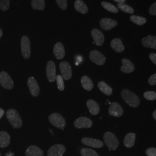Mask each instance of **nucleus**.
I'll use <instances>...</instances> for the list:
<instances>
[{"label": "nucleus", "mask_w": 156, "mask_h": 156, "mask_svg": "<svg viewBox=\"0 0 156 156\" xmlns=\"http://www.w3.org/2000/svg\"><path fill=\"white\" fill-rule=\"evenodd\" d=\"M46 75L49 81L53 82L56 79V66L53 61H49L46 65Z\"/></svg>", "instance_id": "9d476101"}, {"label": "nucleus", "mask_w": 156, "mask_h": 156, "mask_svg": "<svg viewBox=\"0 0 156 156\" xmlns=\"http://www.w3.org/2000/svg\"><path fill=\"white\" fill-rule=\"evenodd\" d=\"M31 6L34 9L42 11L45 8V0H32Z\"/></svg>", "instance_id": "cd10ccee"}, {"label": "nucleus", "mask_w": 156, "mask_h": 156, "mask_svg": "<svg viewBox=\"0 0 156 156\" xmlns=\"http://www.w3.org/2000/svg\"><path fill=\"white\" fill-rule=\"evenodd\" d=\"M86 105L89 108L90 113L92 115H97L100 112V106L98 104L93 100H89L86 102Z\"/></svg>", "instance_id": "412c9836"}, {"label": "nucleus", "mask_w": 156, "mask_h": 156, "mask_svg": "<svg viewBox=\"0 0 156 156\" xmlns=\"http://www.w3.org/2000/svg\"><path fill=\"white\" fill-rule=\"evenodd\" d=\"M22 54L25 59H28L31 56V43L28 37L24 35L21 39Z\"/></svg>", "instance_id": "39448f33"}, {"label": "nucleus", "mask_w": 156, "mask_h": 156, "mask_svg": "<svg viewBox=\"0 0 156 156\" xmlns=\"http://www.w3.org/2000/svg\"><path fill=\"white\" fill-rule=\"evenodd\" d=\"M130 20L132 22L134 23L137 25H139V26H142V25L145 24L147 22V20L145 17L138 16H136V15L131 16Z\"/></svg>", "instance_id": "c85d7f7f"}, {"label": "nucleus", "mask_w": 156, "mask_h": 156, "mask_svg": "<svg viewBox=\"0 0 156 156\" xmlns=\"http://www.w3.org/2000/svg\"><path fill=\"white\" fill-rule=\"evenodd\" d=\"M81 83L84 89L87 91H91L93 89L94 84L91 79L86 75H84L81 78Z\"/></svg>", "instance_id": "a878e982"}, {"label": "nucleus", "mask_w": 156, "mask_h": 156, "mask_svg": "<svg viewBox=\"0 0 156 156\" xmlns=\"http://www.w3.org/2000/svg\"><path fill=\"white\" fill-rule=\"evenodd\" d=\"M113 1L118 4H124L126 1V0H113Z\"/></svg>", "instance_id": "79ce46f5"}, {"label": "nucleus", "mask_w": 156, "mask_h": 156, "mask_svg": "<svg viewBox=\"0 0 156 156\" xmlns=\"http://www.w3.org/2000/svg\"><path fill=\"white\" fill-rule=\"evenodd\" d=\"M49 120L53 126L62 129H63L67 124L64 118L57 113L51 114L49 116Z\"/></svg>", "instance_id": "20e7f679"}, {"label": "nucleus", "mask_w": 156, "mask_h": 156, "mask_svg": "<svg viewBox=\"0 0 156 156\" xmlns=\"http://www.w3.org/2000/svg\"><path fill=\"white\" fill-rule=\"evenodd\" d=\"M149 57L150 59L151 60V62H153L154 64H155L156 65V54L154 53H151L149 55Z\"/></svg>", "instance_id": "ea45409f"}, {"label": "nucleus", "mask_w": 156, "mask_h": 156, "mask_svg": "<svg viewBox=\"0 0 156 156\" xmlns=\"http://www.w3.org/2000/svg\"><path fill=\"white\" fill-rule=\"evenodd\" d=\"M112 48L117 53H122L125 49L122 40L119 38L113 39L111 41Z\"/></svg>", "instance_id": "5701e85b"}, {"label": "nucleus", "mask_w": 156, "mask_h": 156, "mask_svg": "<svg viewBox=\"0 0 156 156\" xmlns=\"http://www.w3.org/2000/svg\"><path fill=\"white\" fill-rule=\"evenodd\" d=\"M10 7V0H0V9L6 11Z\"/></svg>", "instance_id": "473e14b6"}, {"label": "nucleus", "mask_w": 156, "mask_h": 156, "mask_svg": "<svg viewBox=\"0 0 156 156\" xmlns=\"http://www.w3.org/2000/svg\"><path fill=\"white\" fill-rule=\"evenodd\" d=\"M104 140L105 145L110 150H116L119 145V141L115 135L111 132H106L104 135Z\"/></svg>", "instance_id": "7ed1b4c3"}, {"label": "nucleus", "mask_w": 156, "mask_h": 156, "mask_svg": "<svg viewBox=\"0 0 156 156\" xmlns=\"http://www.w3.org/2000/svg\"><path fill=\"white\" fill-rule=\"evenodd\" d=\"M93 125V122L89 118L86 117H80L78 118L74 123L76 128H90Z\"/></svg>", "instance_id": "f8f14e48"}, {"label": "nucleus", "mask_w": 156, "mask_h": 156, "mask_svg": "<svg viewBox=\"0 0 156 156\" xmlns=\"http://www.w3.org/2000/svg\"><path fill=\"white\" fill-rule=\"evenodd\" d=\"M142 44L145 48L156 49V36L145 37L142 39Z\"/></svg>", "instance_id": "f3484780"}, {"label": "nucleus", "mask_w": 156, "mask_h": 156, "mask_svg": "<svg viewBox=\"0 0 156 156\" xmlns=\"http://www.w3.org/2000/svg\"><path fill=\"white\" fill-rule=\"evenodd\" d=\"M91 35L94 41L95 44L97 46H102L103 45L105 40L104 35L100 30L97 28H94L91 31Z\"/></svg>", "instance_id": "dca6fc26"}, {"label": "nucleus", "mask_w": 156, "mask_h": 156, "mask_svg": "<svg viewBox=\"0 0 156 156\" xmlns=\"http://www.w3.org/2000/svg\"><path fill=\"white\" fill-rule=\"evenodd\" d=\"M66 151V148L62 144H56L50 147L48 151V156H62Z\"/></svg>", "instance_id": "1a4fd4ad"}, {"label": "nucleus", "mask_w": 156, "mask_h": 156, "mask_svg": "<svg viewBox=\"0 0 156 156\" xmlns=\"http://www.w3.org/2000/svg\"><path fill=\"white\" fill-rule=\"evenodd\" d=\"M14 153H11V152H9V153H7V154H6L5 156H14Z\"/></svg>", "instance_id": "37998d69"}, {"label": "nucleus", "mask_w": 156, "mask_h": 156, "mask_svg": "<svg viewBox=\"0 0 156 156\" xmlns=\"http://www.w3.org/2000/svg\"><path fill=\"white\" fill-rule=\"evenodd\" d=\"M80 153L82 156H100L96 151L89 148H83Z\"/></svg>", "instance_id": "2f4dec72"}, {"label": "nucleus", "mask_w": 156, "mask_h": 156, "mask_svg": "<svg viewBox=\"0 0 156 156\" xmlns=\"http://www.w3.org/2000/svg\"><path fill=\"white\" fill-rule=\"evenodd\" d=\"M100 24L102 29L105 31H109L116 27L117 22L116 20L110 18H103L101 20Z\"/></svg>", "instance_id": "4468645a"}, {"label": "nucleus", "mask_w": 156, "mask_h": 156, "mask_svg": "<svg viewBox=\"0 0 156 156\" xmlns=\"http://www.w3.org/2000/svg\"><path fill=\"white\" fill-rule=\"evenodd\" d=\"M74 7L76 11L82 14H86L89 12L88 7L82 0H76L74 3Z\"/></svg>", "instance_id": "b1692460"}, {"label": "nucleus", "mask_w": 156, "mask_h": 156, "mask_svg": "<svg viewBox=\"0 0 156 156\" xmlns=\"http://www.w3.org/2000/svg\"><path fill=\"white\" fill-rule=\"evenodd\" d=\"M121 96L124 101L131 107L137 108L140 104V100L138 96L128 89H124L121 92Z\"/></svg>", "instance_id": "f257e3e1"}, {"label": "nucleus", "mask_w": 156, "mask_h": 156, "mask_svg": "<svg viewBox=\"0 0 156 156\" xmlns=\"http://www.w3.org/2000/svg\"><path fill=\"white\" fill-rule=\"evenodd\" d=\"M81 141L84 145L94 148H101L104 146V143L101 140L91 138L84 137L82 139Z\"/></svg>", "instance_id": "ddd939ff"}, {"label": "nucleus", "mask_w": 156, "mask_h": 156, "mask_svg": "<svg viewBox=\"0 0 156 156\" xmlns=\"http://www.w3.org/2000/svg\"><path fill=\"white\" fill-rule=\"evenodd\" d=\"M6 116L9 122L13 128H20L22 127V119L16 110L14 109L8 110L6 113Z\"/></svg>", "instance_id": "f03ea898"}, {"label": "nucleus", "mask_w": 156, "mask_h": 156, "mask_svg": "<svg viewBox=\"0 0 156 156\" xmlns=\"http://www.w3.org/2000/svg\"><path fill=\"white\" fill-rule=\"evenodd\" d=\"M58 6L62 9L66 10L67 8V0H56Z\"/></svg>", "instance_id": "c9c22d12"}, {"label": "nucleus", "mask_w": 156, "mask_h": 156, "mask_svg": "<svg viewBox=\"0 0 156 156\" xmlns=\"http://www.w3.org/2000/svg\"><path fill=\"white\" fill-rule=\"evenodd\" d=\"M11 142V137L8 133L4 131L0 132V147H8Z\"/></svg>", "instance_id": "4be33fe9"}, {"label": "nucleus", "mask_w": 156, "mask_h": 156, "mask_svg": "<svg viewBox=\"0 0 156 156\" xmlns=\"http://www.w3.org/2000/svg\"><path fill=\"white\" fill-rule=\"evenodd\" d=\"M148 82L151 86H154L156 84V73L153 74L151 76L148 80Z\"/></svg>", "instance_id": "58836bf2"}, {"label": "nucleus", "mask_w": 156, "mask_h": 156, "mask_svg": "<svg viewBox=\"0 0 156 156\" xmlns=\"http://www.w3.org/2000/svg\"><path fill=\"white\" fill-rule=\"evenodd\" d=\"M60 69L62 76L64 80H68L73 76L72 69L70 64L67 62H62L60 64Z\"/></svg>", "instance_id": "6e6552de"}, {"label": "nucleus", "mask_w": 156, "mask_h": 156, "mask_svg": "<svg viewBox=\"0 0 156 156\" xmlns=\"http://www.w3.org/2000/svg\"><path fill=\"white\" fill-rule=\"evenodd\" d=\"M4 114H5V111H4V110L3 109H2V108H0V119L4 116Z\"/></svg>", "instance_id": "a19ab883"}, {"label": "nucleus", "mask_w": 156, "mask_h": 156, "mask_svg": "<svg viewBox=\"0 0 156 156\" xmlns=\"http://www.w3.org/2000/svg\"><path fill=\"white\" fill-rule=\"evenodd\" d=\"M117 7L120 10H121L122 11L124 12L125 13H129V14L134 13V9L128 5L125 4L124 3V4H118Z\"/></svg>", "instance_id": "7c9ffc66"}, {"label": "nucleus", "mask_w": 156, "mask_h": 156, "mask_svg": "<svg viewBox=\"0 0 156 156\" xmlns=\"http://www.w3.org/2000/svg\"><path fill=\"white\" fill-rule=\"evenodd\" d=\"M146 154L147 156H156V149L151 147L146 151Z\"/></svg>", "instance_id": "e433bc0d"}, {"label": "nucleus", "mask_w": 156, "mask_h": 156, "mask_svg": "<svg viewBox=\"0 0 156 156\" xmlns=\"http://www.w3.org/2000/svg\"><path fill=\"white\" fill-rule=\"evenodd\" d=\"M26 156H44V151L35 145H31L26 151Z\"/></svg>", "instance_id": "a211bd4d"}, {"label": "nucleus", "mask_w": 156, "mask_h": 156, "mask_svg": "<svg viewBox=\"0 0 156 156\" xmlns=\"http://www.w3.org/2000/svg\"><path fill=\"white\" fill-rule=\"evenodd\" d=\"M149 12L151 15L153 16L156 15V2L150 6V8L149 9Z\"/></svg>", "instance_id": "4c0bfd02"}, {"label": "nucleus", "mask_w": 156, "mask_h": 156, "mask_svg": "<svg viewBox=\"0 0 156 156\" xmlns=\"http://www.w3.org/2000/svg\"><path fill=\"white\" fill-rule=\"evenodd\" d=\"M108 111L110 115L115 117H120L123 115V108L116 102L112 103Z\"/></svg>", "instance_id": "2eb2a0df"}, {"label": "nucleus", "mask_w": 156, "mask_h": 156, "mask_svg": "<svg viewBox=\"0 0 156 156\" xmlns=\"http://www.w3.org/2000/svg\"><path fill=\"white\" fill-rule=\"evenodd\" d=\"M2 34H3V32H2V30L0 28V39L1 38V37L2 36Z\"/></svg>", "instance_id": "a18cd8bd"}, {"label": "nucleus", "mask_w": 156, "mask_h": 156, "mask_svg": "<svg viewBox=\"0 0 156 156\" xmlns=\"http://www.w3.org/2000/svg\"><path fill=\"white\" fill-rule=\"evenodd\" d=\"M122 66L120 68L121 71L124 73H133L135 69V67L133 62L127 58H123L122 60Z\"/></svg>", "instance_id": "aec40b11"}, {"label": "nucleus", "mask_w": 156, "mask_h": 156, "mask_svg": "<svg viewBox=\"0 0 156 156\" xmlns=\"http://www.w3.org/2000/svg\"><path fill=\"white\" fill-rule=\"evenodd\" d=\"M135 138L136 135L135 133H131L127 134L124 140V145L128 148H131L133 147L135 144Z\"/></svg>", "instance_id": "393cba45"}, {"label": "nucleus", "mask_w": 156, "mask_h": 156, "mask_svg": "<svg viewBox=\"0 0 156 156\" xmlns=\"http://www.w3.org/2000/svg\"><path fill=\"white\" fill-rule=\"evenodd\" d=\"M27 84L31 94L34 97L38 96L40 89L36 79L33 77H30L27 80Z\"/></svg>", "instance_id": "9b49d317"}, {"label": "nucleus", "mask_w": 156, "mask_h": 156, "mask_svg": "<svg viewBox=\"0 0 156 156\" xmlns=\"http://www.w3.org/2000/svg\"><path fill=\"white\" fill-rule=\"evenodd\" d=\"M0 84L5 89L12 90L14 83L11 76L5 71L0 73Z\"/></svg>", "instance_id": "423d86ee"}, {"label": "nucleus", "mask_w": 156, "mask_h": 156, "mask_svg": "<svg viewBox=\"0 0 156 156\" xmlns=\"http://www.w3.org/2000/svg\"><path fill=\"white\" fill-rule=\"evenodd\" d=\"M153 116L154 119L156 120V110H155L154 112H153Z\"/></svg>", "instance_id": "c03bdc74"}, {"label": "nucleus", "mask_w": 156, "mask_h": 156, "mask_svg": "<svg viewBox=\"0 0 156 156\" xmlns=\"http://www.w3.org/2000/svg\"><path fill=\"white\" fill-rule=\"evenodd\" d=\"M144 96L147 100L153 101L156 100V93L153 91H146L144 94Z\"/></svg>", "instance_id": "f704fd0d"}, {"label": "nucleus", "mask_w": 156, "mask_h": 156, "mask_svg": "<svg viewBox=\"0 0 156 156\" xmlns=\"http://www.w3.org/2000/svg\"><path fill=\"white\" fill-rule=\"evenodd\" d=\"M53 53L58 60H62L65 56V49L61 42H57L53 48Z\"/></svg>", "instance_id": "6ab92c4d"}, {"label": "nucleus", "mask_w": 156, "mask_h": 156, "mask_svg": "<svg viewBox=\"0 0 156 156\" xmlns=\"http://www.w3.org/2000/svg\"><path fill=\"white\" fill-rule=\"evenodd\" d=\"M98 87L101 91L106 95H111L112 93V89L104 82H100L98 84Z\"/></svg>", "instance_id": "bb28decb"}, {"label": "nucleus", "mask_w": 156, "mask_h": 156, "mask_svg": "<svg viewBox=\"0 0 156 156\" xmlns=\"http://www.w3.org/2000/svg\"><path fill=\"white\" fill-rule=\"evenodd\" d=\"M63 78L62 75H58L56 76V81H57V84L58 89L60 91H63L64 90V80Z\"/></svg>", "instance_id": "72a5a7b5"}, {"label": "nucleus", "mask_w": 156, "mask_h": 156, "mask_svg": "<svg viewBox=\"0 0 156 156\" xmlns=\"http://www.w3.org/2000/svg\"><path fill=\"white\" fill-rule=\"evenodd\" d=\"M101 5L104 8H105L106 10L110 12H112V13H116L119 11L118 9L115 6L112 5V4L109 3V2L103 1V2H101Z\"/></svg>", "instance_id": "c756f323"}, {"label": "nucleus", "mask_w": 156, "mask_h": 156, "mask_svg": "<svg viewBox=\"0 0 156 156\" xmlns=\"http://www.w3.org/2000/svg\"><path fill=\"white\" fill-rule=\"evenodd\" d=\"M0 156H1V152H0Z\"/></svg>", "instance_id": "49530a36"}, {"label": "nucleus", "mask_w": 156, "mask_h": 156, "mask_svg": "<svg viewBox=\"0 0 156 156\" xmlns=\"http://www.w3.org/2000/svg\"><path fill=\"white\" fill-rule=\"evenodd\" d=\"M90 60L98 66L104 65L106 62V58L101 52L98 50H92L90 53Z\"/></svg>", "instance_id": "0eeeda50"}]
</instances>
